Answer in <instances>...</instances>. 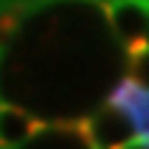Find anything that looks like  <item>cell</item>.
I'll list each match as a JSON object with an SVG mask.
<instances>
[{"mask_svg":"<svg viewBox=\"0 0 149 149\" xmlns=\"http://www.w3.org/2000/svg\"><path fill=\"white\" fill-rule=\"evenodd\" d=\"M86 127H88V138L94 149H122L133 138H138L127 113H122L119 108L108 105V102L97 113L86 116Z\"/></svg>","mask_w":149,"mask_h":149,"instance_id":"obj_3","label":"cell"},{"mask_svg":"<svg viewBox=\"0 0 149 149\" xmlns=\"http://www.w3.org/2000/svg\"><path fill=\"white\" fill-rule=\"evenodd\" d=\"M105 11V19L113 31V39L127 50L146 44V14L149 0H88Z\"/></svg>","mask_w":149,"mask_h":149,"instance_id":"obj_1","label":"cell"},{"mask_svg":"<svg viewBox=\"0 0 149 149\" xmlns=\"http://www.w3.org/2000/svg\"><path fill=\"white\" fill-rule=\"evenodd\" d=\"M127 77L141 88H149V44L127 50Z\"/></svg>","mask_w":149,"mask_h":149,"instance_id":"obj_6","label":"cell"},{"mask_svg":"<svg viewBox=\"0 0 149 149\" xmlns=\"http://www.w3.org/2000/svg\"><path fill=\"white\" fill-rule=\"evenodd\" d=\"M108 105L127 113V119L133 122L138 135H149V88H141L138 83L124 77L108 94Z\"/></svg>","mask_w":149,"mask_h":149,"instance_id":"obj_4","label":"cell"},{"mask_svg":"<svg viewBox=\"0 0 149 149\" xmlns=\"http://www.w3.org/2000/svg\"><path fill=\"white\" fill-rule=\"evenodd\" d=\"M146 44H149V14H146Z\"/></svg>","mask_w":149,"mask_h":149,"instance_id":"obj_8","label":"cell"},{"mask_svg":"<svg viewBox=\"0 0 149 149\" xmlns=\"http://www.w3.org/2000/svg\"><path fill=\"white\" fill-rule=\"evenodd\" d=\"M122 149H149V135H138V138H133L130 144H124Z\"/></svg>","mask_w":149,"mask_h":149,"instance_id":"obj_7","label":"cell"},{"mask_svg":"<svg viewBox=\"0 0 149 149\" xmlns=\"http://www.w3.org/2000/svg\"><path fill=\"white\" fill-rule=\"evenodd\" d=\"M39 124H42V119L28 113L25 108H17L11 102L0 100V149L19 146Z\"/></svg>","mask_w":149,"mask_h":149,"instance_id":"obj_5","label":"cell"},{"mask_svg":"<svg viewBox=\"0 0 149 149\" xmlns=\"http://www.w3.org/2000/svg\"><path fill=\"white\" fill-rule=\"evenodd\" d=\"M14 149H94L86 119H58L42 122L19 146Z\"/></svg>","mask_w":149,"mask_h":149,"instance_id":"obj_2","label":"cell"}]
</instances>
